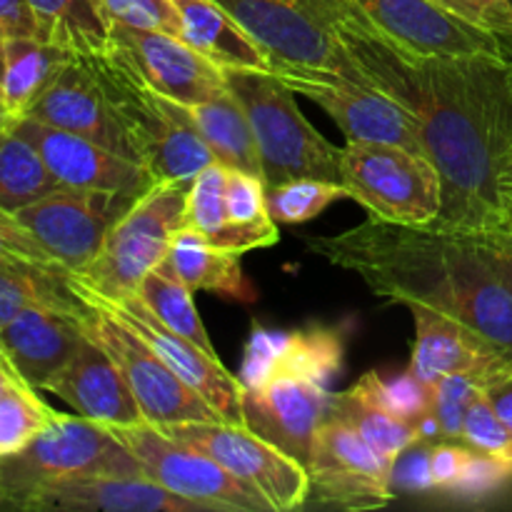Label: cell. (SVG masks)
Here are the masks:
<instances>
[{"instance_id":"cell-52","label":"cell","mask_w":512,"mask_h":512,"mask_svg":"<svg viewBox=\"0 0 512 512\" xmlns=\"http://www.w3.org/2000/svg\"><path fill=\"white\" fill-rule=\"evenodd\" d=\"M5 40H8V35H5V30L0 28V110H3V75H5Z\"/></svg>"},{"instance_id":"cell-36","label":"cell","mask_w":512,"mask_h":512,"mask_svg":"<svg viewBox=\"0 0 512 512\" xmlns=\"http://www.w3.org/2000/svg\"><path fill=\"white\" fill-rule=\"evenodd\" d=\"M138 295L170 330L185 335V338L193 340L195 345L205 348L208 353H215L208 330L203 325V318H200L198 308L193 303V290L188 285L153 270V273L143 278Z\"/></svg>"},{"instance_id":"cell-16","label":"cell","mask_w":512,"mask_h":512,"mask_svg":"<svg viewBox=\"0 0 512 512\" xmlns=\"http://www.w3.org/2000/svg\"><path fill=\"white\" fill-rule=\"evenodd\" d=\"M350 3L370 25L415 53L510 58L508 45L498 35L440 8L433 0H350Z\"/></svg>"},{"instance_id":"cell-53","label":"cell","mask_w":512,"mask_h":512,"mask_svg":"<svg viewBox=\"0 0 512 512\" xmlns=\"http://www.w3.org/2000/svg\"><path fill=\"white\" fill-rule=\"evenodd\" d=\"M8 123H10V118H8V115L3 113V110H0V130H3L5 125H8Z\"/></svg>"},{"instance_id":"cell-50","label":"cell","mask_w":512,"mask_h":512,"mask_svg":"<svg viewBox=\"0 0 512 512\" xmlns=\"http://www.w3.org/2000/svg\"><path fill=\"white\" fill-rule=\"evenodd\" d=\"M0 28L5 30V35H35L38 38V25H35L28 0H0Z\"/></svg>"},{"instance_id":"cell-44","label":"cell","mask_w":512,"mask_h":512,"mask_svg":"<svg viewBox=\"0 0 512 512\" xmlns=\"http://www.w3.org/2000/svg\"><path fill=\"white\" fill-rule=\"evenodd\" d=\"M510 478L512 460L470 450V458L465 463L463 473H460V478L455 480V485L448 493L458 495V498H483V495H490L500 485L508 483Z\"/></svg>"},{"instance_id":"cell-15","label":"cell","mask_w":512,"mask_h":512,"mask_svg":"<svg viewBox=\"0 0 512 512\" xmlns=\"http://www.w3.org/2000/svg\"><path fill=\"white\" fill-rule=\"evenodd\" d=\"M133 203V195L60 188L13 215L55 263L78 273L100 253L113 225Z\"/></svg>"},{"instance_id":"cell-11","label":"cell","mask_w":512,"mask_h":512,"mask_svg":"<svg viewBox=\"0 0 512 512\" xmlns=\"http://www.w3.org/2000/svg\"><path fill=\"white\" fill-rule=\"evenodd\" d=\"M158 428L170 438L218 460L228 473L263 495L275 512L298 510L308 503L310 478L305 465L260 438L248 425L225 420H190Z\"/></svg>"},{"instance_id":"cell-34","label":"cell","mask_w":512,"mask_h":512,"mask_svg":"<svg viewBox=\"0 0 512 512\" xmlns=\"http://www.w3.org/2000/svg\"><path fill=\"white\" fill-rule=\"evenodd\" d=\"M328 415H333V418L343 420L350 428L358 430L388 460H395L403 450H408L410 445L423 440L418 428H415V423H408V420L398 418V415L388 413L380 405H375L355 385L350 390H343V393H333Z\"/></svg>"},{"instance_id":"cell-21","label":"cell","mask_w":512,"mask_h":512,"mask_svg":"<svg viewBox=\"0 0 512 512\" xmlns=\"http://www.w3.org/2000/svg\"><path fill=\"white\" fill-rule=\"evenodd\" d=\"M83 313L85 303L80 308L35 305L23 310L0 330V355L25 383L43 390L85 343Z\"/></svg>"},{"instance_id":"cell-35","label":"cell","mask_w":512,"mask_h":512,"mask_svg":"<svg viewBox=\"0 0 512 512\" xmlns=\"http://www.w3.org/2000/svg\"><path fill=\"white\" fill-rule=\"evenodd\" d=\"M343 338L333 328H310L295 330L285 335L283 350L275 363V378L308 380L330 388L343 370Z\"/></svg>"},{"instance_id":"cell-51","label":"cell","mask_w":512,"mask_h":512,"mask_svg":"<svg viewBox=\"0 0 512 512\" xmlns=\"http://www.w3.org/2000/svg\"><path fill=\"white\" fill-rule=\"evenodd\" d=\"M500 188H503V200H505V208H508L510 235H512V153L508 155V163H505V168H503V180H500Z\"/></svg>"},{"instance_id":"cell-57","label":"cell","mask_w":512,"mask_h":512,"mask_svg":"<svg viewBox=\"0 0 512 512\" xmlns=\"http://www.w3.org/2000/svg\"><path fill=\"white\" fill-rule=\"evenodd\" d=\"M510 60H512V50H510Z\"/></svg>"},{"instance_id":"cell-18","label":"cell","mask_w":512,"mask_h":512,"mask_svg":"<svg viewBox=\"0 0 512 512\" xmlns=\"http://www.w3.org/2000/svg\"><path fill=\"white\" fill-rule=\"evenodd\" d=\"M110 38L125 50L158 93L180 105H198L228 90L225 70L175 35L113 23Z\"/></svg>"},{"instance_id":"cell-10","label":"cell","mask_w":512,"mask_h":512,"mask_svg":"<svg viewBox=\"0 0 512 512\" xmlns=\"http://www.w3.org/2000/svg\"><path fill=\"white\" fill-rule=\"evenodd\" d=\"M273 73L295 95L323 108L343 130L345 140L393 143L425 155L418 125L408 110L363 75L295 63H273Z\"/></svg>"},{"instance_id":"cell-45","label":"cell","mask_w":512,"mask_h":512,"mask_svg":"<svg viewBox=\"0 0 512 512\" xmlns=\"http://www.w3.org/2000/svg\"><path fill=\"white\" fill-rule=\"evenodd\" d=\"M433 3L490 30L512 50V8L508 0H433Z\"/></svg>"},{"instance_id":"cell-9","label":"cell","mask_w":512,"mask_h":512,"mask_svg":"<svg viewBox=\"0 0 512 512\" xmlns=\"http://www.w3.org/2000/svg\"><path fill=\"white\" fill-rule=\"evenodd\" d=\"M273 58V63L315 65L360 75L333 35V23L350 13V0H215Z\"/></svg>"},{"instance_id":"cell-55","label":"cell","mask_w":512,"mask_h":512,"mask_svg":"<svg viewBox=\"0 0 512 512\" xmlns=\"http://www.w3.org/2000/svg\"><path fill=\"white\" fill-rule=\"evenodd\" d=\"M0 508H3V493H0Z\"/></svg>"},{"instance_id":"cell-31","label":"cell","mask_w":512,"mask_h":512,"mask_svg":"<svg viewBox=\"0 0 512 512\" xmlns=\"http://www.w3.org/2000/svg\"><path fill=\"white\" fill-rule=\"evenodd\" d=\"M35 305L80 308L83 300L70 285V270L63 265L3 263L0 265V330Z\"/></svg>"},{"instance_id":"cell-33","label":"cell","mask_w":512,"mask_h":512,"mask_svg":"<svg viewBox=\"0 0 512 512\" xmlns=\"http://www.w3.org/2000/svg\"><path fill=\"white\" fill-rule=\"evenodd\" d=\"M55 415L38 388L25 383L0 355V460L33 443Z\"/></svg>"},{"instance_id":"cell-22","label":"cell","mask_w":512,"mask_h":512,"mask_svg":"<svg viewBox=\"0 0 512 512\" xmlns=\"http://www.w3.org/2000/svg\"><path fill=\"white\" fill-rule=\"evenodd\" d=\"M23 118H35L53 128L83 135L123 158L135 160L133 145L110 113L108 100L83 55H73L65 63L58 78L45 88V93L35 100Z\"/></svg>"},{"instance_id":"cell-47","label":"cell","mask_w":512,"mask_h":512,"mask_svg":"<svg viewBox=\"0 0 512 512\" xmlns=\"http://www.w3.org/2000/svg\"><path fill=\"white\" fill-rule=\"evenodd\" d=\"M430 445L428 440L410 445L393 463V490L398 493H428L435 490L430 475Z\"/></svg>"},{"instance_id":"cell-24","label":"cell","mask_w":512,"mask_h":512,"mask_svg":"<svg viewBox=\"0 0 512 512\" xmlns=\"http://www.w3.org/2000/svg\"><path fill=\"white\" fill-rule=\"evenodd\" d=\"M78 415L105 425L145 423L140 405L110 353L85 335V343L60 373L43 385Z\"/></svg>"},{"instance_id":"cell-46","label":"cell","mask_w":512,"mask_h":512,"mask_svg":"<svg viewBox=\"0 0 512 512\" xmlns=\"http://www.w3.org/2000/svg\"><path fill=\"white\" fill-rule=\"evenodd\" d=\"M3 263H35V265H58L43 245L18 223L13 213L0 208V265Z\"/></svg>"},{"instance_id":"cell-42","label":"cell","mask_w":512,"mask_h":512,"mask_svg":"<svg viewBox=\"0 0 512 512\" xmlns=\"http://www.w3.org/2000/svg\"><path fill=\"white\" fill-rule=\"evenodd\" d=\"M283 330H268L263 325H253L248 343H245L243 365H240L238 380L245 390H258L273 383L275 363L285 343Z\"/></svg>"},{"instance_id":"cell-48","label":"cell","mask_w":512,"mask_h":512,"mask_svg":"<svg viewBox=\"0 0 512 512\" xmlns=\"http://www.w3.org/2000/svg\"><path fill=\"white\" fill-rule=\"evenodd\" d=\"M470 450L473 448L460 440H438L430 445V475H433L435 490L448 493L453 488L468 463Z\"/></svg>"},{"instance_id":"cell-7","label":"cell","mask_w":512,"mask_h":512,"mask_svg":"<svg viewBox=\"0 0 512 512\" xmlns=\"http://www.w3.org/2000/svg\"><path fill=\"white\" fill-rule=\"evenodd\" d=\"M340 183L370 218L390 223H433L443 208L433 160L403 145L348 140L340 150Z\"/></svg>"},{"instance_id":"cell-13","label":"cell","mask_w":512,"mask_h":512,"mask_svg":"<svg viewBox=\"0 0 512 512\" xmlns=\"http://www.w3.org/2000/svg\"><path fill=\"white\" fill-rule=\"evenodd\" d=\"M393 463L343 420L328 418L315 430L308 503L343 510H378L395 500Z\"/></svg>"},{"instance_id":"cell-3","label":"cell","mask_w":512,"mask_h":512,"mask_svg":"<svg viewBox=\"0 0 512 512\" xmlns=\"http://www.w3.org/2000/svg\"><path fill=\"white\" fill-rule=\"evenodd\" d=\"M83 58L95 73L110 113L133 145L135 160L155 183H190L200 170L218 163L188 108L158 93L120 45L113 43Z\"/></svg>"},{"instance_id":"cell-4","label":"cell","mask_w":512,"mask_h":512,"mask_svg":"<svg viewBox=\"0 0 512 512\" xmlns=\"http://www.w3.org/2000/svg\"><path fill=\"white\" fill-rule=\"evenodd\" d=\"M225 83L253 125L265 188L295 178L340 183V150L303 115L273 70H225Z\"/></svg>"},{"instance_id":"cell-23","label":"cell","mask_w":512,"mask_h":512,"mask_svg":"<svg viewBox=\"0 0 512 512\" xmlns=\"http://www.w3.org/2000/svg\"><path fill=\"white\" fill-rule=\"evenodd\" d=\"M415 323L413 353L408 370L433 388L445 375L470 373L478 378L512 365L490 340L460 320L425 305L410 308Z\"/></svg>"},{"instance_id":"cell-12","label":"cell","mask_w":512,"mask_h":512,"mask_svg":"<svg viewBox=\"0 0 512 512\" xmlns=\"http://www.w3.org/2000/svg\"><path fill=\"white\" fill-rule=\"evenodd\" d=\"M80 300L85 303V335L93 338L100 348L108 350L110 358L123 370L145 423L173 425L190 423V420H223L128 325L120 323L118 318H113L108 310L95 305L93 300Z\"/></svg>"},{"instance_id":"cell-32","label":"cell","mask_w":512,"mask_h":512,"mask_svg":"<svg viewBox=\"0 0 512 512\" xmlns=\"http://www.w3.org/2000/svg\"><path fill=\"white\" fill-rule=\"evenodd\" d=\"M60 188L63 185L50 173L38 148L13 123L5 125L0 130V208L18 213Z\"/></svg>"},{"instance_id":"cell-8","label":"cell","mask_w":512,"mask_h":512,"mask_svg":"<svg viewBox=\"0 0 512 512\" xmlns=\"http://www.w3.org/2000/svg\"><path fill=\"white\" fill-rule=\"evenodd\" d=\"M120 443L135 455L145 478L170 493L190 500L205 512H275L273 505L253 488L235 478L218 460L180 440L153 423L110 425Z\"/></svg>"},{"instance_id":"cell-39","label":"cell","mask_w":512,"mask_h":512,"mask_svg":"<svg viewBox=\"0 0 512 512\" xmlns=\"http://www.w3.org/2000/svg\"><path fill=\"white\" fill-rule=\"evenodd\" d=\"M355 388L368 395L375 405L408 423H415L433 408V388L415 378L410 370L395 375L393 380H383L378 373H365Z\"/></svg>"},{"instance_id":"cell-5","label":"cell","mask_w":512,"mask_h":512,"mask_svg":"<svg viewBox=\"0 0 512 512\" xmlns=\"http://www.w3.org/2000/svg\"><path fill=\"white\" fill-rule=\"evenodd\" d=\"M188 185L165 180L138 195L113 225L100 253L78 273L70 270L75 283L105 300L138 293L145 275L158 268L178 230L185 228Z\"/></svg>"},{"instance_id":"cell-49","label":"cell","mask_w":512,"mask_h":512,"mask_svg":"<svg viewBox=\"0 0 512 512\" xmlns=\"http://www.w3.org/2000/svg\"><path fill=\"white\" fill-rule=\"evenodd\" d=\"M483 393L490 400V405L495 408V413L500 415L508 430L512 433V365L508 368H500L498 373L488 375L483 380Z\"/></svg>"},{"instance_id":"cell-41","label":"cell","mask_w":512,"mask_h":512,"mask_svg":"<svg viewBox=\"0 0 512 512\" xmlns=\"http://www.w3.org/2000/svg\"><path fill=\"white\" fill-rule=\"evenodd\" d=\"M463 443L470 445L478 453L500 455V458H512V433L508 425L500 420L485 393L470 403L468 415L463 425Z\"/></svg>"},{"instance_id":"cell-17","label":"cell","mask_w":512,"mask_h":512,"mask_svg":"<svg viewBox=\"0 0 512 512\" xmlns=\"http://www.w3.org/2000/svg\"><path fill=\"white\" fill-rule=\"evenodd\" d=\"M23 138L38 148L50 173L63 188L105 190L120 195H143L155 183L148 170L135 160L123 158L83 135L53 128L35 118L10 120Z\"/></svg>"},{"instance_id":"cell-14","label":"cell","mask_w":512,"mask_h":512,"mask_svg":"<svg viewBox=\"0 0 512 512\" xmlns=\"http://www.w3.org/2000/svg\"><path fill=\"white\" fill-rule=\"evenodd\" d=\"M75 295L85 300H93L95 305L108 310L113 318L128 325L138 338L150 345L155 355L183 380L188 388H193L225 423H243V383L238 375L230 373L218 360V353H208L205 348L195 345L185 335L170 330L148 305L140 300V295H128L120 300H105L90 290L80 288L70 275Z\"/></svg>"},{"instance_id":"cell-40","label":"cell","mask_w":512,"mask_h":512,"mask_svg":"<svg viewBox=\"0 0 512 512\" xmlns=\"http://www.w3.org/2000/svg\"><path fill=\"white\" fill-rule=\"evenodd\" d=\"M483 393V378L470 373L445 375L433 385V413L438 418L443 440L463 443V425L470 403Z\"/></svg>"},{"instance_id":"cell-1","label":"cell","mask_w":512,"mask_h":512,"mask_svg":"<svg viewBox=\"0 0 512 512\" xmlns=\"http://www.w3.org/2000/svg\"><path fill=\"white\" fill-rule=\"evenodd\" d=\"M333 35L358 73L418 125L443 180L440 223L510 235L500 180L512 153V60L415 53L355 8L335 20Z\"/></svg>"},{"instance_id":"cell-28","label":"cell","mask_w":512,"mask_h":512,"mask_svg":"<svg viewBox=\"0 0 512 512\" xmlns=\"http://www.w3.org/2000/svg\"><path fill=\"white\" fill-rule=\"evenodd\" d=\"M278 240V223L268 210V188H265L263 178L245 173V170L228 168L225 225L215 245L243 255L255 248H270Z\"/></svg>"},{"instance_id":"cell-2","label":"cell","mask_w":512,"mask_h":512,"mask_svg":"<svg viewBox=\"0 0 512 512\" xmlns=\"http://www.w3.org/2000/svg\"><path fill=\"white\" fill-rule=\"evenodd\" d=\"M313 255L358 275L378 298L425 305L460 320L512 363L508 235L370 218L338 235L305 238Z\"/></svg>"},{"instance_id":"cell-37","label":"cell","mask_w":512,"mask_h":512,"mask_svg":"<svg viewBox=\"0 0 512 512\" xmlns=\"http://www.w3.org/2000/svg\"><path fill=\"white\" fill-rule=\"evenodd\" d=\"M350 198L343 183L318 178H295L268 188V210L275 223L298 225L315 220L335 200Z\"/></svg>"},{"instance_id":"cell-25","label":"cell","mask_w":512,"mask_h":512,"mask_svg":"<svg viewBox=\"0 0 512 512\" xmlns=\"http://www.w3.org/2000/svg\"><path fill=\"white\" fill-rule=\"evenodd\" d=\"M180 38L223 70H273L263 45L215 0H173Z\"/></svg>"},{"instance_id":"cell-26","label":"cell","mask_w":512,"mask_h":512,"mask_svg":"<svg viewBox=\"0 0 512 512\" xmlns=\"http://www.w3.org/2000/svg\"><path fill=\"white\" fill-rule=\"evenodd\" d=\"M158 273L188 285L190 290L225 295L233 300H253L248 280L240 265V253L210 245L193 228H180L170 243V250L160 260Z\"/></svg>"},{"instance_id":"cell-20","label":"cell","mask_w":512,"mask_h":512,"mask_svg":"<svg viewBox=\"0 0 512 512\" xmlns=\"http://www.w3.org/2000/svg\"><path fill=\"white\" fill-rule=\"evenodd\" d=\"M33 512H203L145 475H73L45 483L20 505Z\"/></svg>"},{"instance_id":"cell-30","label":"cell","mask_w":512,"mask_h":512,"mask_svg":"<svg viewBox=\"0 0 512 512\" xmlns=\"http://www.w3.org/2000/svg\"><path fill=\"white\" fill-rule=\"evenodd\" d=\"M185 108L218 163L263 178L253 125H250L243 103L230 90H225L218 98L198 105H185Z\"/></svg>"},{"instance_id":"cell-54","label":"cell","mask_w":512,"mask_h":512,"mask_svg":"<svg viewBox=\"0 0 512 512\" xmlns=\"http://www.w3.org/2000/svg\"><path fill=\"white\" fill-rule=\"evenodd\" d=\"M508 240H510V253H512V235H508Z\"/></svg>"},{"instance_id":"cell-58","label":"cell","mask_w":512,"mask_h":512,"mask_svg":"<svg viewBox=\"0 0 512 512\" xmlns=\"http://www.w3.org/2000/svg\"><path fill=\"white\" fill-rule=\"evenodd\" d=\"M510 460H512V458H510Z\"/></svg>"},{"instance_id":"cell-6","label":"cell","mask_w":512,"mask_h":512,"mask_svg":"<svg viewBox=\"0 0 512 512\" xmlns=\"http://www.w3.org/2000/svg\"><path fill=\"white\" fill-rule=\"evenodd\" d=\"M73 475H143V468L110 425L58 413L33 443L0 460L3 508L20 510L40 485Z\"/></svg>"},{"instance_id":"cell-43","label":"cell","mask_w":512,"mask_h":512,"mask_svg":"<svg viewBox=\"0 0 512 512\" xmlns=\"http://www.w3.org/2000/svg\"><path fill=\"white\" fill-rule=\"evenodd\" d=\"M103 5L113 23L180 38V15L173 0H103Z\"/></svg>"},{"instance_id":"cell-56","label":"cell","mask_w":512,"mask_h":512,"mask_svg":"<svg viewBox=\"0 0 512 512\" xmlns=\"http://www.w3.org/2000/svg\"><path fill=\"white\" fill-rule=\"evenodd\" d=\"M508 3H510V8H512V0H508Z\"/></svg>"},{"instance_id":"cell-38","label":"cell","mask_w":512,"mask_h":512,"mask_svg":"<svg viewBox=\"0 0 512 512\" xmlns=\"http://www.w3.org/2000/svg\"><path fill=\"white\" fill-rule=\"evenodd\" d=\"M225 178L228 165H208L190 180L185 195V228H193L210 245L218 243L225 225Z\"/></svg>"},{"instance_id":"cell-29","label":"cell","mask_w":512,"mask_h":512,"mask_svg":"<svg viewBox=\"0 0 512 512\" xmlns=\"http://www.w3.org/2000/svg\"><path fill=\"white\" fill-rule=\"evenodd\" d=\"M38 38L73 55H93L110 48V20L103 0H28Z\"/></svg>"},{"instance_id":"cell-27","label":"cell","mask_w":512,"mask_h":512,"mask_svg":"<svg viewBox=\"0 0 512 512\" xmlns=\"http://www.w3.org/2000/svg\"><path fill=\"white\" fill-rule=\"evenodd\" d=\"M73 53L35 35H8L5 40L3 113L18 120L33 108L35 100L58 78Z\"/></svg>"},{"instance_id":"cell-19","label":"cell","mask_w":512,"mask_h":512,"mask_svg":"<svg viewBox=\"0 0 512 512\" xmlns=\"http://www.w3.org/2000/svg\"><path fill=\"white\" fill-rule=\"evenodd\" d=\"M330 398L333 393L325 385L278 378L265 388L245 390L243 425L305 465L315 430L328 418Z\"/></svg>"}]
</instances>
